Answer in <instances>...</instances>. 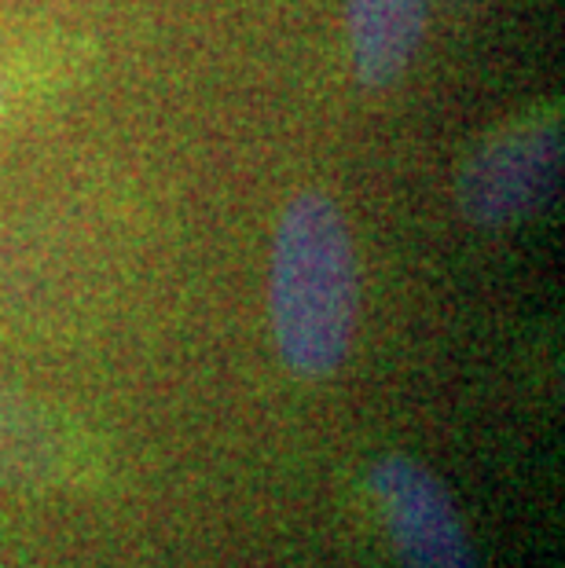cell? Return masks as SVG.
I'll return each instance as SVG.
<instances>
[{"instance_id":"obj_6","label":"cell","mask_w":565,"mask_h":568,"mask_svg":"<svg viewBox=\"0 0 565 568\" xmlns=\"http://www.w3.org/2000/svg\"><path fill=\"white\" fill-rule=\"evenodd\" d=\"M0 106H4V84H0Z\"/></svg>"},{"instance_id":"obj_4","label":"cell","mask_w":565,"mask_h":568,"mask_svg":"<svg viewBox=\"0 0 565 568\" xmlns=\"http://www.w3.org/2000/svg\"><path fill=\"white\" fill-rule=\"evenodd\" d=\"M81 474V437L52 404L0 382V485L44 491Z\"/></svg>"},{"instance_id":"obj_3","label":"cell","mask_w":565,"mask_h":568,"mask_svg":"<svg viewBox=\"0 0 565 568\" xmlns=\"http://www.w3.org/2000/svg\"><path fill=\"white\" fill-rule=\"evenodd\" d=\"M367 491L401 568H481L452 491L418 458L382 455L367 469Z\"/></svg>"},{"instance_id":"obj_5","label":"cell","mask_w":565,"mask_h":568,"mask_svg":"<svg viewBox=\"0 0 565 568\" xmlns=\"http://www.w3.org/2000/svg\"><path fill=\"white\" fill-rule=\"evenodd\" d=\"M345 22L360 84L386 89L426 38V0H345Z\"/></svg>"},{"instance_id":"obj_1","label":"cell","mask_w":565,"mask_h":568,"mask_svg":"<svg viewBox=\"0 0 565 568\" xmlns=\"http://www.w3.org/2000/svg\"><path fill=\"white\" fill-rule=\"evenodd\" d=\"M269 316L280 359L297 378H331L353 353L360 320L356 250L339 202L323 191L294 195L280 216Z\"/></svg>"},{"instance_id":"obj_2","label":"cell","mask_w":565,"mask_h":568,"mask_svg":"<svg viewBox=\"0 0 565 568\" xmlns=\"http://www.w3.org/2000/svg\"><path fill=\"white\" fill-rule=\"evenodd\" d=\"M562 114L496 132L471 154L455 180V202L474 227H511L544 210L562 180Z\"/></svg>"}]
</instances>
